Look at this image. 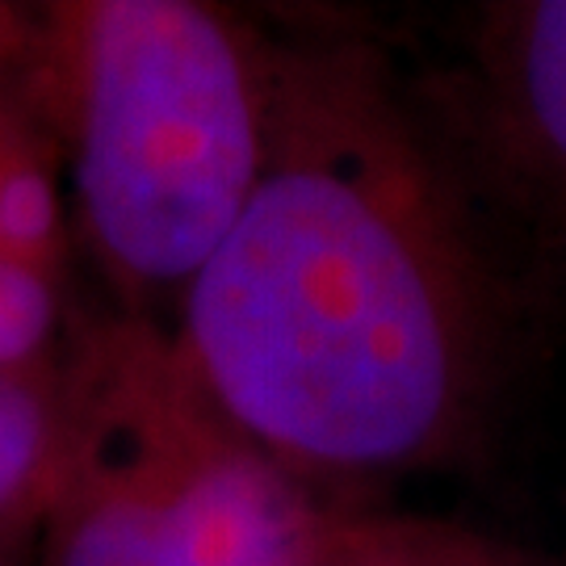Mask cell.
Returning <instances> with one entry per match:
<instances>
[{
  "mask_svg": "<svg viewBox=\"0 0 566 566\" xmlns=\"http://www.w3.org/2000/svg\"><path fill=\"white\" fill-rule=\"evenodd\" d=\"M76 198L122 282L185 294L264 172L277 55L193 0L76 21Z\"/></svg>",
  "mask_w": 566,
  "mask_h": 566,
  "instance_id": "obj_2",
  "label": "cell"
},
{
  "mask_svg": "<svg viewBox=\"0 0 566 566\" xmlns=\"http://www.w3.org/2000/svg\"><path fill=\"white\" fill-rule=\"evenodd\" d=\"M474 81L500 151L566 227V0L491 4Z\"/></svg>",
  "mask_w": 566,
  "mask_h": 566,
  "instance_id": "obj_4",
  "label": "cell"
},
{
  "mask_svg": "<svg viewBox=\"0 0 566 566\" xmlns=\"http://www.w3.org/2000/svg\"><path fill=\"white\" fill-rule=\"evenodd\" d=\"M500 353V282L395 67L282 51L261 181L181 294L185 374L319 495L462 458Z\"/></svg>",
  "mask_w": 566,
  "mask_h": 566,
  "instance_id": "obj_1",
  "label": "cell"
},
{
  "mask_svg": "<svg viewBox=\"0 0 566 566\" xmlns=\"http://www.w3.org/2000/svg\"><path fill=\"white\" fill-rule=\"evenodd\" d=\"M55 566H303L336 516L252 446L181 357L130 369Z\"/></svg>",
  "mask_w": 566,
  "mask_h": 566,
  "instance_id": "obj_3",
  "label": "cell"
},
{
  "mask_svg": "<svg viewBox=\"0 0 566 566\" xmlns=\"http://www.w3.org/2000/svg\"><path fill=\"white\" fill-rule=\"evenodd\" d=\"M303 566H528L479 533L411 516H332Z\"/></svg>",
  "mask_w": 566,
  "mask_h": 566,
  "instance_id": "obj_5",
  "label": "cell"
},
{
  "mask_svg": "<svg viewBox=\"0 0 566 566\" xmlns=\"http://www.w3.org/2000/svg\"><path fill=\"white\" fill-rule=\"evenodd\" d=\"M60 227L55 189L39 168H13L0 177V252L30 261Z\"/></svg>",
  "mask_w": 566,
  "mask_h": 566,
  "instance_id": "obj_8",
  "label": "cell"
},
{
  "mask_svg": "<svg viewBox=\"0 0 566 566\" xmlns=\"http://www.w3.org/2000/svg\"><path fill=\"white\" fill-rule=\"evenodd\" d=\"M46 453V411L30 386L0 378V504L34 479Z\"/></svg>",
  "mask_w": 566,
  "mask_h": 566,
  "instance_id": "obj_7",
  "label": "cell"
},
{
  "mask_svg": "<svg viewBox=\"0 0 566 566\" xmlns=\"http://www.w3.org/2000/svg\"><path fill=\"white\" fill-rule=\"evenodd\" d=\"M55 324V294L34 261L0 252V365L34 357Z\"/></svg>",
  "mask_w": 566,
  "mask_h": 566,
  "instance_id": "obj_6",
  "label": "cell"
}]
</instances>
